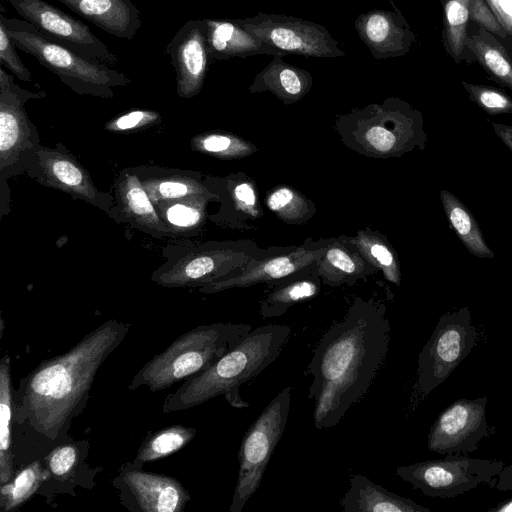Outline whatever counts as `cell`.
<instances>
[{
	"instance_id": "30",
	"label": "cell",
	"mask_w": 512,
	"mask_h": 512,
	"mask_svg": "<svg viewBox=\"0 0 512 512\" xmlns=\"http://www.w3.org/2000/svg\"><path fill=\"white\" fill-rule=\"evenodd\" d=\"M440 200L451 229L468 252L478 258H494V251L488 246L479 224L466 205L446 189L440 191Z\"/></svg>"
},
{
	"instance_id": "39",
	"label": "cell",
	"mask_w": 512,
	"mask_h": 512,
	"mask_svg": "<svg viewBox=\"0 0 512 512\" xmlns=\"http://www.w3.org/2000/svg\"><path fill=\"white\" fill-rule=\"evenodd\" d=\"M469 99L488 115L511 114L512 97L505 91L488 85L462 81Z\"/></svg>"
},
{
	"instance_id": "16",
	"label": "cell",
	"mask_w": 512,
	"mask_h": 512,
	"mask_svg": "<svg viewBox=\"0 0 512 512\" xmlns=\"http://www.w3.org/2000/svg\"><path fill=\"white\" fill-rule=\"evenodd\" d=\"M121 503L130 511L181 512L191 496L182 483L165 474L125 463L112 481Z\"/></svg>"
},
{
	"instance_id": "15",
	"label": "cell",
	"mask_w": 512,
	"mask_h": 512,
	"mask_svg": "<svg viewBox=\"0 0 512 512\" xmlns=\"http://www.w3.org/2000/svg\"><path fill=\"white\" fill-rule=\"evenodd\" d=\"M488 397L458 399L446 407L432 424L428 448L442 455L477 450L480 441L493 433L486 418Z\"/></svg>"
},
{
	"instance_id": "28",
	"label": "cell",
	"mask_w": 512,
	"mask_h": 512,
	"mask_svg": "<svg viewBox=\"0 0 512 512\" xmlns=\"http://www.w3.org/2000/svg\"><path fill=\"white\" fill-rule=\"evenodd\" d=\"M467 47L490 78L512 90V49L488 30L470 23Z\"/></svg>"
},
{
	"instance_id": "4",
	"label": "cell",
	"mask_w": 512,
	"mask_h": 512,
	"mask_svg": "<svg viewBox=\"0 0 512 512\" xmlns=\"http://www.w3.org/2000/svg\"><path fill=\"white\" fill-rule=\"evenodd\" d=\"M252 331L249 324L199 325L177 337L151 358L131 379L128 390L151 392L170 388L211 367Z\"/></svg>"
},
{
	"instance_id": "40",
	"label": "cell",
	"mask_w": 512,
	"mask_h": 512,
	"mask_svg": "<svg viewBox=\"0 0 512 512\" xmlns=\"http://www.w3.org/2000/svg\"><path fill=\"white\" fill-rule=\"evenodd\" d=\"M161 121V115L155 110L131 109L106 122L104 129L112 133H130L157 125Z\"/></svg>"
},
{
	"instance_id": "27",
	"label": "cell",
	"mask_w": 512,
	"mask_h": 512,
	"mask_svg": "<svg viewBox=\"0 0 512 512\" xmlns=\"http://www.w3.org/2000/svg\"><path fill=\"white\" fill-rule=\"evenodd\" d=\"M313 78L309 71L284 62L274 56L249 86V92L269 91L289 105L302 99L311 89Z\"/></svg>"
},
{
	"instance_id": "26",
	"label": "cell",
	"mask_w": 512,
	"mask_h": 512,
	"mask_svg": "<svg viewBox=\"0 0 512 512\" xmlns=\"http://www.w3.org/2000/svg\"><path fill=\"white\" fill-rule=\"evenodd\" d=\"M344 512H430L413 500L375 484L366 476L354 474L340 501Z\"/></svg>"
},
{
	"instance_id": "45",
	"label": "cell",
	"mask_w": 512,
	"mask_h": 512,
	"mask_svg": "<svg viewBox=\"0 0 512 512\" xmlns=\"http://www.w3.org/2000/svg\"><path fill=\"white\" fill-rule=\"evenodd\" d=\"M493 488H496L498 491L512 490V461L508 465L505 464L496 476Z\"/></svg>"
},
{
	"instance_id": "12",
	"label": "cell",
	"mask_w": 512,
	"mask_h": 512,
	"mask_svg": "<svg viewBox=\"0 0 512 512\" xmlns=\"http://www.w3.org/2000/svg\"><path fill=\"white\" fill-rule=\"evenodd\" d=\"M24 170L39 184L64 192L108 215L115 205L114 195L98 190L89 171L60 142L54 148L40 143L29 150Z\"/></svg>"
},
{
	"instance_id": "25",
	"label": "cell",
	"mask_w": 512,
	"mask_h": 512,
	"mask_svg": "<svg viewBox=\"0 0 512 512\" xmlns=\"http://www.w3.org/2000/svg\"><path fill=\"white\" fill-rule=\"evenodd\" d=\"M134 170L154 204L193 195L217 199V194L206 185L199 172L155 166H140Z\"/></svg>"
},
{
	"instance_id": "34",
	"label": "cell",
	"mask_w": 512,
	"mask_h": 512,
	"mask_svg": "<svg viewBox=\"0 0 512 512\" xmlns=\"http://www.w3.org/2000/svg\"><path fill=\"white\" fill-rule=\"evenodd\" d=\"M197 431L193 427L172 425L147 434L132 461L143 467L144 464L165 458L190 443Z\"/></svg>"
},
{
	"instance_id": "42",
	"label": "cell",
	"mask_w": 512,
	"mask_h": 512,
	"mask_svg": "<svg viewBox=\"0 0 512 512\" xmlns=\"http://www.w3.org/2000/svg\"><path fill=\"white\" fill-rule=\"evenodd\" d=\"M441 3L446 0H438ZM464 4L470 13L471 22L488 30L500 39L505 45L507 44V36L497 19L489 9L485 0H455ZM509 47V46H508Z\"/></svg>"
},
{
	"instance_id": "11",
	"label": "cell",
	"mask_w": 512,
	"mask_h": 512,
	"mask_svg": "<svg viewBox=\"0 0 512 512\" xmlns=\"http://www.w3.org/2000/svg\"><path fill=\"white\" fill-rule=\"evenodd\" d=\"M505 463L495 459L450 454L444 459L417 462L396 468V474L414 489L432 498H454L481 484L493 487Z\"/></svg>"
},
{
	"instance_id": "41",
	"label": "cell",
	"mask_w": 512,
	"mask_h": 512,
	"mask_svg": "<svg viewBox=\"0 0 512 512\" xmlns=\"http://www.w3.org/2000/svg\"><path fill=\"white\" fill-rule=\"evenodd\" d=\"M16 46L8 34L7 28L0 21V63L12 72L18 79L30 82L32 74L24 65L16 52Z\"/></svg>"
},
{
	"instance_id": "7",
	"label": "cell",
	"mask_w": 512,
	"mask_h": 512,
	"mask_svg": "<svg viewBox=\"0 0 512 512\" xmlns=\"http://www.w3.org/2000/svg\"><path fill=\"white\" fill-rule=\"evenodd\" d=\"M167 260L151 280L167 288L201 287L240 273L253 259L255 252L237 242H207L177 246L165 250Z\"/></svg>"
},
{
	"instance_id": "20",
	"label": "cell",
	"mask_w": 512,
	"mask_h": 512,
	"mask_svg": "<svg viewBox=\"0 0 512 512\" xmlns=\"http://www.w3.org/2000/svg\"><path fill=\"white\" fill-rule=\"evenodd\" d=\"M354 26L377 60L404 56L416 41V35L398 8L394 11L373 9L362 13L356 18Z\"/></svg>"
},
{
	"instance_id": "22",
	"label": "cell",
	"mask_w": 512,
	"mask_h": 512,
	"mask_svg": "<svg viewBox=\"0 0 512 512\" xmlns=\"http://www.w3.org/2000/svg\"><path fill=\"white\" fill-rule=\"evenodd\" d=\"M212 60L287 54L247 31L236 19H203Z\"/></svg>"
},
{
	"instance_id": "29",
	"label": "cell",
	"mask_w": 512,
	"mask_h": 512,
	"mask_svg": "<svg viewBox=\"0 0 512 512\" xmlns=\"http://www.w3.org/2000/svg\"><path fill=\"white\" fill-rule=\"evenodd\" d=\"M216 198L193 195L154 204L162 221L177 237H191L206 221L207 204Z\"/></svg>"
},
{
	"instance_id": "13",
	"label": "cell",
	"mask_w": 512,
	"mask_h": 512,
	"mask_svg": "<svg viewBox=\"0 0 512 512\" xmlns=\"http://www.w3.org/2000/svg\"><path fill=\"white\" fill-rule=\"evenodd\" d=\"M247 31L283 52L304 57L336 58L345 55L339 42L321 24L294 16L259 12L236 19Z\"/></svg>"
},
{
	"instance_id": "37",
	"label": "cell",
	"mask_w": 512,
	"mask_h": 512,
	"mask_svg": "<svg viewBox=\"0 0 512 512\" xmlns=\"http://www.w3.org/2000/svg\"><path fill=\"white\" fill-rule=\"evenodd\" d=\"M190 146L193 151L224 160L240 159L256 151L247 140L224 131L199 133L191 139Z\"/></svg>"
},
{
	"instance_id": "17",
	"label": "cell",
	"mask_w": 512,
	"mask_h": 512,
	"mask_svg": "<svg viewBox=\"0 0 512 512\" xmlns=\"http://www.w3.org/2000/svg\"><path fill=\"white\" fill-rule=\"evenodd\" d=\"M176 77V92L189 99L200 93L212 61L204 20H189L166 46Z\"/></svg>"
},
{
	"instance_id": "19",
	"label": "cell",
	"mask_w": 512,
	"mask_h": 512,
	"mask_svg": "<svg viewBox=\"0 0 512 512\" xmlns=\"http://www.w3.org/2000/svg\"><path fill=\"white\" fill-rule=\"evenodd\" d=\"M113 187L115 205L110 217L154 238H177L162 221L134 168L120 171Z\"/></svg>"
},
{
	"instance_id": "9",
	"label": "cell",
	"mask_w": 512,
	"mask_h": 512,
	"mask_svg": "<svg viewBox=\"0 0 512 512\" xmlns=\"http://www.w3.org/2000/svg\"><path fill=\"white\" fill-rule=\"evenodd\" d=\"M477 330L468 307L445 312L418 356L413 400H422L442 384L472 352Z\"/></svg>"
},
{
	"instance_id": "43",
	"label": "cell",
	"mask_w": 512,
	"mask_h": 512,
	"mask_svg": "<svg viewBox=\"0 0 512 512\" xmlns=\"http://www.w3.org/2000/svg\"><path fill=\"white\" fill-rule=\"evenodd\" d=\"M231 200L236 210L258 217L260 210L257 205L256 193L249 181H241L235 184L230 191Z\"/></svg>"
},
{
	"instance_id": "14",
	"label": "cell",
	"mask_w": 512,
	"mask_h": 512,
	"mask_svg": "<svg viewBox=\"0 0 512 512\" xmlns=\"http://www.w3.org/2000/svg\"><path fill=\"white\" fill-rule=\"evenodd\" d=\"M14 10L47 37L77 54L107 66L119 58L96 37L88 25L44 0H8Z\"/></svg>"
},
{
	"instance_id": "48",
	"label": "cell",
	"mask_w": 512,
	"mask_h": 512,
	"mask_svg": "<svg viewBox=\"0 0 512 512\" xmlns=\"http://www.w3.org/2000/svg\"><path fill=\"white\" fill-rule=\"evenodd\" d=\"M390 2V4L392 5V7L395 9H397V6L395 5V3L393 2V0H388Z\"/></svg>"
},
{
	"instance_id": "2",
	"label": "cell",
	"mask_w": 512,
	"mask_h": 512,
	"mask_svg": "<svg viewBox=\"0 0 512 512\" xmlns=\"http://www.w3.org/2000/svg\"><path fill=\"white\" fill-rule=\"evenodd\" d=\"M390 331L383 304L356 298L322 335L306 367L317 429L337 425L367 393L386 360Z\"/></svg>"
},
{
	"instance_id": "1",
	"label": "cell",
	"mask_w": 512,
	"mask_h": 512,
	"mask_svg": "<svg viewBox=\"0 0 512 512\" xmlns=\"http://www.w3.org/2000/svg\"><path fill=\"white\" fill-rule=\"evenodd\" d=\"M129 330V324L109 319L20 379L13 392L15 459L71 440L70 428L86 408L99 369Z\"/></svg>"
},
{
	"instance_id": "3",
	"label": "cell",
	"mask_w": 512,
	"mask_h": 512,
	"mask_svg": "<svg viewBox=\"0 0 512 512\" xmlns=\"http://www.w3.org/2000/svg\"><path fill=\"white\" fill-rule=\"evenodd\" d=\"M287 325L268 324L252 329L211 367L182 382L168 394L162 412L187 410L223 395L234 408H247L240 386L258 376L281 354L291 337Z\"/></svg>"
},
{
	"instance_id": "44",
	"label": "cell",
	"mask_w": 512,
	"mask_h": 512,
	"mask_svg": "<svg viewBox=\"0 0 512 512\" xmlns=\"http://www.w3.org/2000/svg\"><path fill=\"white\" fill-rule=\"evenodd\" d=\"M485 2L505 31L507 44L512 49V0H485Z\"/></svg>"
},
{
	"instance_id": "33",
	"label": "cell",
	"mask_w": 512,
	"mask_h": 512,
	"mask_svg": "<svg viewBox=\"0 0 512 512\" xmlns=\"http://www.w3.org/2000/svg\"><path fill=\"white\" fill-rule=\"evenodd\" d=\"M443 6L442 40L445 51L457 62L472 64L476 62L473 53L467 47L468 29L471 23L467 7L455 0H446Z\"/></svg>"
},
{
	"instance_id": "21",
	"label": "cell",
	"mask_w": 512,
	"mask_h": 512,
	"mask_svg": "<svg viewBox=\"0 0 512 512\" xmlns=\"http://www.w3.org/2000/svg\"><path fill=\"white\" fill-rule=\"evenodd\" d=\"M88 453V440H70L52 448L42 458L45 478L37 492L49 502L50 497L68 492L67 489L76 485L84 487L80 482L83 473H97L96 469H90L86 463Z\"/></svg>"
},
{
	"instance_id": "10",
	"label": "cell",
	"mask_w": 512,
	"mask_h": 512,
	"mask_svg": "<svg viewBox=\"0 0 512 512\" xmlns=\"http://www.w3.org/2000/svg\"><path fill=\"white\" fill-rule=\"evenodd\" d=\"M292 388L282 389L244 434L238 451L239 472L230 512H241L260 486L288 420Z\"/></svg>"
},
{
	"instance_id": "36",
	"label": "cell",
	"mask_w": 512,
	"mask_h": 512,
	"mask_svg": "<svg viewBox=\"0 0 512 512\" xmlns=\"http://www.w3.org/2000/svg\"><path fill=\"white\" fill-rule=\"evenodd\" d=\"M362 256L376 269H380L386 280L399 286L400 266L396 252L385 237L367 230H360L354 237Z\"/></svg>"
},
{
	"instance_id": "23",
	"label": "cell",
	"mask_w": 512,
	"mask_h": 512,
	"mask_svg": "<svg viewBox=\"0 0 512 512\" xmlns=\"http://www.w3.org/2000/svg\"><path fill=\"white\" fill-rule=\"evenodd\" d=\"M58 1L117 38L132 40L141 26L140 12L131 0Z\"/></svg>"
},
{
	"instance_id": "5",
	"label": "cell",
	"mask_w": 512,
	"mask_h": 512,
	"mask_svg": "<svg viewBox=\"0 0 512 512\" xmlns=\"http://www.w3.org/2000/svg\"><path fill=\"white\" fill-rule=\"evenodd\" d=\"M0 21L6 26L17 48L32 55L62 83L80 95L112 98L116 87L131 83L123 72L77 54L47 37L26 20L8 18L0 13Z\"/></svg>"
},
{
	"instance_id": "47",
	"label": "cell",
	"mask_w": 512,
	"mask_h": 512,
	"mask_svg": "<svg viewBox=\"0 0 512 512\" xmlns=\"http://www.w3.org/2000/svg\"><path fill=\"white\" fill-rule=\"evenodd\" d=\"M491 512H512V497L500 502L494 508L489 509Z\"/></svg>"
},
{
	"instance_id": "6",
	"label": "cell",
	"mask_w": 512,
	"mask_h": 512,
	"mask_svg": "<svg viewBox=\"0 0 512 512\" xmlns=\"http://www.w3.org/2000/svg\"><path fill=\"white\" fill-rule=\"evenodd\" d=\"M339 123L356 128V146L373 156L398 157L426 147L422 113L397 97L354 109L342 116Z\"/></svg>"
},
{
	"instance_id": "32",
	"label": "cell",
	"mask_w": 512,
	"mask_h": 512,
	"mask_svg": "<svg viewBox=\"0 0 512 512\" xmlns=\"http://www.w3.org/2000/svg\"><path fill=\"white\" fill-rule=\"evenodd\" d=\"M298 275V274H297ZM278 286L267 294L260 302L262 318L279 317L293 305L310 300L320 292V280L317 270L315 273L301 274Z\"/></svg>"
},
{
	"instance_id": "46",
	"label": "cell",
	"mask_w": 512,
	"mask_h": 512,
	"mask_svg": "<svg viewBox=\"0 0 512 512\" xmlns=\"http://www.w3.org/2000/svg\"><path fill=\"white\" fill-rule=\"evenodd\" d=\"M495 134L512 152V124H502L491 121Z\"/></svg>"
},
{
	"instance_id": "38",
	"label": "cell",
	"mask_w": 512,
	"mask_h": 512,
	"mask_svg": "<svg viewBox=\"0 0 512 512\" xmlns=\"http://www.w3.org/2000/svg\"><path fill=\"white\" fill-rule=\"evenodd\" d=\"M266 206L281 220L299 224L315 212V206L305 196L288 186H279L267 193Z\"/></svg>"
},
{
	"instance_id": "18",
	"label": "cell",
	"mask_w": 512,
	"mask_h": 512,
	"mask_svg": "<svg viewBox=\"0 0 512 512\" xmlns=\"http://www.w3.org/2000/svg\"><path fill=\"white\" fill-rule=\"evenodd\" d=\"M324 244H304L289 251L273 254L263 260H252L240 273L199 287L205 294L231 288H246L259 283H273L307 271L324 254Z\"/></svg>"
},
{
	"instance_id": "8",
	"label": "cell",
	"mask_w": 512,
	"mask_h": 512,
	"mask_svg": "<svg viewBox=\"0 0 512 512\" xmlns=\"http://www.w3.org/2000/svg\"><path fill=\"white\" fill-rule=\"evenodd\" d=\"M46 97L45 91H29L14 82L0 68V217L10 212L8 180L25 173L27 152L40 144L35 125L29 120L25 104Z\"/></svg>"
},
{
	"instance_id": "24",
	"label": "cell",
	"mask_w": 512,
	"mask_h": 512,
	"mask_svg": "<svg viewBox=\"0 0 512 512\" xmlns=\"http://www.w3.org/2000/svg\"><path fill=\"white\" fill-rule=\"evenodd\" d=\"M360 253L354 238L341 236L327 241L323 256L316 262V270L328 286L352 285L374 272Z\"/></svg>"
},
{
	"instance_id": "35",
	"label": "cell",
	"mask_w": 512,
	"mask_h": 512,
	"mask_svg": "<svg viewBox=\"0 0 512 512\" xmlns=\"http://www.w3.org/2000/svg\"><path fill=\"white\" fill-rule=\"evenodd\" d=\"M45 478L43 459L37 458L17 469L13 478L0 485V510L11 512L39 490Z\"/></svg>"
},
{
	"instance_id": "31",
	"label": "cell",
	"mask_w": 512,
	"mask_h": 512,
	"mask_svg": "<svg viewBox=\"0 0 512 512\" xmlns=\"http://www.w3.org/2000/svg\"><path fill=\"white\" fill-rule=\"evenodd\" d=\"M13 389L10 356L0 360V485L9 482L16 473L13 445Z\"/></svg>"
}]
</instances>
